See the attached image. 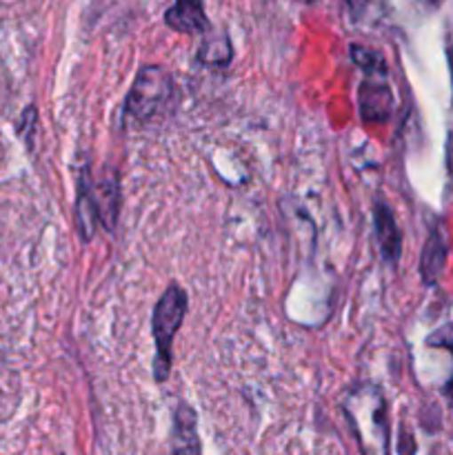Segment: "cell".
Here are the masks:
<instances>
[{"label":"cell","instance_id":"obj_1","mask_svg":"<svg viewBox=\"0 0 453 455\" xmlns=\"http://www.w3.org/2000/svg\"><path fill=\"white\" fill-rule=\"evenodd\" d=\"M345 411L364 455H389L386 404L376 387H360L349 394Z\"/></svg>","mask_w":453,"mask_h":455},{"label":"cell","instance_id":"obj_2","mask_svg":"<svg viewBox=\"0 0 453 455\" xmlns=\"http://www.w3.org/2000/svg\"><path fill=\"white\" fill-rule=\"evenodd\" d=\"M187 314V293L180 284H169L167 291L160 296L158 305L154 307V318H151V331L155 342V360H154V380L164 382L171 371L173 360V338L178 329L182 327V320Z\"/></svg>","mask_w":453,"mask_h":455},{"label":"cell","instance_id":"obj_3","mask_svg":"<svg viewBox=\"0 0 453 455\" xmlns=\"http://www.w3.org/2000/svg\"><path fill=\"white\" fill-rule=\"evenodd\" d=\"M173 100V80L163 67H142L124 98V116L149 123L154 116L163 114Z\"/></svg>","mask_w":453,"mask_h":455},{"label":"cell","instance_id":"obj_4","mask_svg":"<svg viewBox=\"0 0 453 455\" xmlns=\"http://www.w3.org/2000/svg\"><path fill=\"white\" fill-rule=\"evenodd\" d=\"M367 78L360 84L358 102L360 114L367 123H386L393 111V93H391L389 83H386V67L376 71H364Z\"/></svg>","mask_w":453,"mask_h":455},{"label":"cell","instance_id":"obj_5","mask_svg":"<svg viewBox=\"0 0 453 455\" xmlns=\"http://www.w3.org/2000/svg\"><path fill=\"white\" fill-rule=\"evenodd\" d=\"M171 455H203L198 435V416L194 407L180 403L173 411L171 429Z\"/></svg>","mask_w":453,"mask_h":455},{"label":"cell","instance_id":"obj_6","mask_svg":"<svg viewBox=\"0 0 453 455\" xmlns=\"http://www.w3.org/2000/svg\"><path fill=\"white\" fill-rule=\"evenodd\" d=\"M449 256V234L444 229L442 222L433 227L429 231V238H426L425 247H422L420 256V275L425 280V284H435L438 278L442 275L444 265H447Z\"/></svg>","mask_w":453,"mask_h":455},{"label":"cell","instance_id":"obj_7","mask_svg":"<svg viewBox=\"0 0 453 455\" xmlns=\"http://www.w3.org/2000/svg\"><path fill=\"white\" fill-rule=\"evenodd\" d=\"M76 225L83 243H89L100 225V213H98L96 194H93V182L89 169H84L78 180V200H76Z\"/></svg>","mask_w":453,"mask_h":455},{"label":"cell","instance_id":"obj_8","mask_svg":"<svg viewBox=\"0 0 453 455\" xmlns=\"http://www.w3.org/2000/svg\"><path fill=\"white\" fill-rule=\"evenodd\" d=\"M164 22L180 34H204L211 27L203 0H176L164 13Z\"/></svg>","mask_w":453,"mask_h":455},{"label":"cell","instance_id":"obj_9","mask_svg":"<svg viewBox=\"0 0 453 455\" xmlns=\"http://www.w3.org/2000/svg\"><path fill=\"white\" fill-rule=\"evenodd\" d=\"M373 222H376V235L378 243H380L382 258H385L389 265H398L400 253H402V231H400L393 213H391V209L386 207L385 203L376 204Z\"/></svg>","mask_w":453,"mask_h":455},{"label":"cell","instance_id":"obj_10","mask_svg":"<svg viewBox=\"0 0 453 455\" xmlns=\"http://www.w3.org/2000/svg\"><path fill=\"white\" fill-rule=\"evenodd\" d=\"M93 194H96L100 222L107 227V231H111L115 227V218H118V198H120L118 178L115 176L102 178L98 185H93Z\"/></svg>","mask_w":453,"mask_h":455},{"label":"cell","instance_id":"obj_11","mask_svg":"<svg viewBox=\"0 0 453 455\" xmlns=\"http://www.w3.org/2000/svg\"><path fill=\"white\" fill-rule=\"evenodd\" d=\"M200 62L209 67H226L231 62V43L226 36H209L198 52Z\"/></svg>","mask_w":453,"mask_h":455},{"label":"cell","instance_id":"obj_12","mask_svg":"<svg viewBox=\"0 0 453 455\" xmlns=\"http://www.w3.org/2000/svg\"><path fill=\"white\" fill-rule=\"evenodd\" d=\"M429 345L449 349V351H451V355H453V327H444V329H440V331H435L433 336L429 338ZM447 395L451 398V403H453V376H451V380H449V385H447Z\"/></svg>","mask_w":453,"mask_h":455},{"label":"cell","instance_id":"obj_13","mask_svg":"<svg viewBox=\"0 0 453 455\" xmlns=\"http://www.w3.org/2000/svg\"><path fill=\"white\" fill-rule=\"evenodd\" d=\"M18 132L25 138L27 145L31 147L34 142V132H36V107H27L20 116V124H18Z\"/></svg>","mask_w":453,"mask_h":455},{"label":"cell","instance_id":"obj_14","mask_svg":"<svg viewBox=\"0 0 453 455\" xmlns=\"http://www.w3.org/2000/svg\"><path fill=\"white\" fill-rule=\"evenodd\" d=\"M302 3H315V0H302Z\"/></svg>","mask_w":453,"mask_h":455}]
</instances>
